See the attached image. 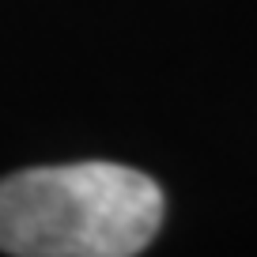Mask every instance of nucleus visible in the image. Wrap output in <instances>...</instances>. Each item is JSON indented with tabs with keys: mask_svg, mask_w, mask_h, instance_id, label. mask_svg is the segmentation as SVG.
<instances>
[{
	"mask_svg": "<svg viewBox=\"0 0 257 257\" xmlns=\"http://www.w3.org/2000/svg\"><path fill=\"white\" fill-rule=\"evenodd\" d=\"M159 223V185L121 163L34 167L0 182V249L16 257H128Z\"/></svg>",
	"mask_w": 257,
	"mask_h": 257,
	"instance_id": "nucleus-1",
	"label": "nucleus"
}]
</instances>
